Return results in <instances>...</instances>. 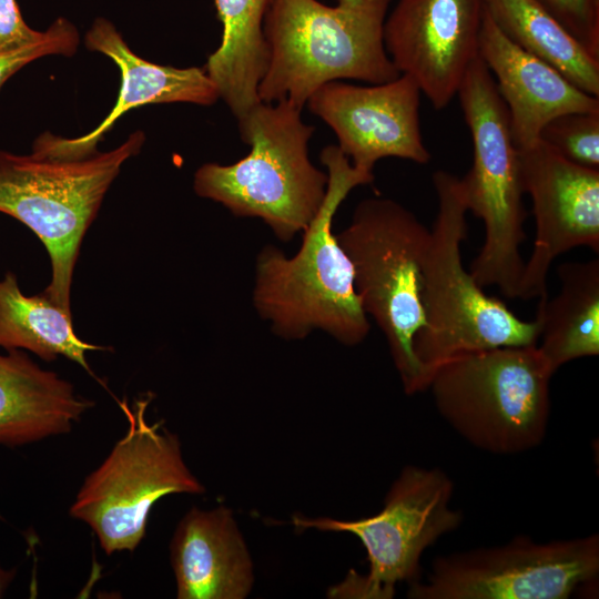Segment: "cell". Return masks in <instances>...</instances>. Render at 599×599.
I'll list each match as a JSON object with an SVG mask.
<instances>
[{"label":"cell","mask_w":599,"mask_h":599,"mask_svg":"<svg viewBox=\"0 0 599 599\" xmlns=\"http://www.w3.org/2000/svg\"><path fill=\"white\" fill-rule=\"evenodd\" d=\"M328 183L321 209L305 227L302 245L288 257L272 244L256 255L252 302L271 332L300 341L322 331L346 346L361 344L370 324L355 291L352 263L332 231L334 215L348 193L370 184L374 173L354 166L338 145L319 155Z\"/></svg>","instance_id":"obj_1"},{"label":"cell","mask_w":599,"mask_h":599,"mask_svg":"<svg viewBox=\"0 0 599 599\" xmlns=\"http://www.w3.org/2000/svg\"><path fill=\"white\" fill-rule=\"evenodd\" d=\"M392 0H270L263 32L270 48L258 85L263 103L288 100L302 109L324 83L354 79L370 84L400 75L384 43Z\"/></svg>","instance_id":"obj_2"},{"label":"cell","mask_w":599,"mask_h":599,"mask_svg":"<svg viewBox=\"0 0 599 599\" xmlns=\"http://www.w3.org/2000/svg\"><path fill=\"white\" fill-rule=\"evenodd\" d=\"M288 100L261 102L238 121L250 153L230 164L206 163L194 174L195 193L221 203L235 216L258 217L282 242L292 241L321 209L327 172L308 159L313 125Z\"/></svg>","instance_id":"obj_3"},{"label":"cell","mask_w":599,"mask_h":599,"mask_svg":"<svg viewBox=\"0 0 599 599\" xmlns=\"http://www.w3.org/2000/svg\"><path fill=\"white\" fill-rule=\"evenodd\" d=\"M438 211L422 268L424 323L414 341V354L430 380L448 358L469 352L538 344L539 326L516 316L505 303L484 293L461 262L467 236L460 180L438 170L433 174ZM429 384V383H428Z\"/></svg>","instance_id":"obj_4"},{"label":"cell","mask_w":599,"mask_h":599,"mask_svg":"<svg viewBox=\"0 0 599 599\" xmlns=\"http://www.w3.org/2000/svg\"><path fill=\"white\" fill-rule=\"evenodd\" d=\"M554 373L536 345L459 354L430 377L435 406L470 445L514 455L541 444L550 415Z\"/></svg>","instance_id":"obj_5"},{"label":"cell","mask_w":599,"mask_h":599,"mask_svg":"<svg viewBox=\"0 0 599 599\" xmlns=\"http://www.w3.org/2000/svg\"><path fill=\"white\" fill-rule=\"evenodd\" d=\"M144 141L143 132L136 131L116 149L82 159L0 151V212L23 223L43 243L52 275L42 293L69 313L84 234L122 164Z\"/></svg>","instance_id":"obj_6"},{"label":"cell","mask_w":599,"mask_h":599,"mask_svg":"<svg viewBox=\"0 0 599 599\" xmlns=\"http://www.w3.org/2000/svg\"><path fill=\"white\" fill-rule=\"evenodd\" d=\"M336 238L352 263L365 314L385 335L405 393L427 390L429 379L413 341L424 323L422 268L429 229L398 202L369 197L357 204Z\"/></svg>","instance_id":"obj_7"},{"label":"cell","mask_w":599,"mask_h":599,"mask_svg":"<svg viewBox=\"0 0 599 599\" xmlns=\"http://www.w3.org/2000/svg\"><path fill=\"white\" fill-rule=\"evenodd\" d=\"M456 95L474 148L473 165L459 180L468 212L485 226L484 244L469 272L480 287L496 286L516 298L525 264L519 248L527 238L525 192L509 113L479 54Z\"/></svg>","instance_id":"obj_8"},{"label":"cell","mask_w":599,"mask_h":599,"mask_svg":"<svg viewBox=\"0 0 599 599\" xmlns=\"http://www.w3.org/2000/svg\"><path fill=\"white\" fill-rule=\"evenodd\" d=\"M151 396L130 408L119 402L128 429L80 487L69 514L85 522L106 555L133 551L145 536L154 504L170 494H202L179 437L145 417Z\"/></svg>","instance_id":"obj_9"},{"label":"cell","mask_w":599,"mask_h":599,"mask_svg":"<svg viewBox=\"0 0 599 599\" xmlns=\"http://www.w3.org/2000/svg\"><path fill=\"white\" fill-rule=\"evenodd\" d=\"M453 480L438 468L406 466L393 483L384 508L357 520L293 518L298 529L355 535L367 552L368 573L351 571L331 595L345 598H392L398 582L419 578L420 557L438 538L457 529L460 510L449 507Z\"/></svg>","instance_id":"obj_10"},{"label":"cell","mask_w":599,"mask_h":599,"mask_svg":"<svg viewBox=\"0 0 599 599\" xmlns=\"http://www.w3.org/2000/svg\"><path fill=\"white\" fill-rule=\"evenodd\" d=\"M599 573V536L508 544L437 557L413 599H567Z\"/></svg>","instance_id":"obj_11"},{"label":"cell","mask_w":599,"mask_h":599,"mask_svg":"<svg viewBox=\"0 0 599 599\" xmlns=\"http://www.w3.org/2000/svg\"><path fill=\"white\" fill-rule=\"evenodd\" d=\"M517 149L536 221L518 295L527 301L547 294V274L559 255L579 246L599 252V169L573 163L541 140Z\"/></svg>","instance_id":"obj_12"},{"label":"cell","mask_w":599,"mask_h":599,"mask_svg":"<svg viewBox=\"0 0 599 599\" xmlns=\"http://www.w3.org/2000/svg\"><path fill=\"white\" fill-rule=\"evenodd\" d=\"M485 0H399L385 21L386 51L436 110L457 94L478 57Z\"/></svg>","instance_id":"obj_13"},{"label":"cell","mask_w":599,"mask_h":599,"mask_svg":"<svg viewBox=\"0 0 599 599\" xmlns=\"http://www.w3.org/2000/svg\"><path fill=\"white\" fill-rule=\"evenodd\" d=\"M420 90L406 74L370 87L324 83L307 100L309 110L338 138V148L361 170L373 172L384 158L429 162L419 124Z\"/></svg>","instance_id":"obj_14"},{"label":"cell","mask_w":599,"mask_h":599,"mask_svg":"<svg viewBox=\"0 0 599 599\" xmlns=\"http://www.w3.org/2000/svg\"><path fill=\"white\" fill-rule=\"evenodd\" d=\"M89 50L109 57L121 71V88L113 109L92 131L65 139L49 132L40 135L33 152L57 159H82L97 152V144L128 111L156 103L189 102L211 105L220 98L204 68H174L149 62L135 54L115 27L97 19L85 37Z\"/></svg>","instance_id":"obj_15"},{"label":"cell","mask_w":599,"mask_h":599,"mask_svg":"<svg viewBox=\"0 0 599 599\" xmlns=\"http://www.w3.org/2000/svg\"><path fill=\"white\" fill-rule=\"evenodd\" d=\"M478 54L507 106L517 148L538 141L545 124L558 115L599 112V97L580 90L557 69L510 41L487 11Z\"/></svg>","instance_id":"obj_16"},{"label":"cell","mask_w":599,"mask_h":599,"mask_svg":"<svg viewBox=\"0 0 599 599\" xmlns=\"http://www.w3.org/2000/svg\"><path fill=\"white\" fill-rule=\"evenodd\" d=\"M170 555L179 599H243L253 562L231 509L192 507L173 534Z\"/></svg>","instance_id":"obj_17"},{"label":"cell","mask_w":599,"mask_h":599,"mask_svg":"<svg viewBox=\"0 0 599 599\" xmlns=\"http://www.w3.org/2000/svg\"><path fill=\"white\" fill-rule=\"evenodd\" d=\"M93 405L21 349L0 355V445L21 446L67 434Z\"/></svg>","instance_id":"obj_18"},{"label":"cell","mask_w":599,"mask_h":599,"mask_svg":"<svg viewBox=\"0 0 599 599\" xmlns=\"http://www.w3.org/2000/svg\"><path fill=\"white\" fill-rule=\"evenodd\" d=\"M560 291L540 296L537 348L555 373L568 362L599 354V260L567 262L557 268Z\"/></svg>","instance_id":"obj_19"},{"label":"cell","mask_w":599,"mask_h":599,"mask_svg":"<svg viewBox=\"0 0 599 599\" xmlns=\"http://www.w3.org/2000/svg\"><path fill=\"white\" fill-rule=\"evenodd\" d=\"M270 0H215L222 41L204 67L237 120L262 101L258 85L270 63L263 21Z\"/></svg>","instance_id":"obj_20"},{"label":"cell","mask_w":599,"mask_h":599,"mask_svg":"<svg viewBox=\"0 0 599 599\" xmlns=\"http://www.w3.org/2000/svg\"><path fill=\"white\" fill-rule=\"evenodd\" d=\"M485 7L510 41L557 69L580 90L599 97V58L537 0H485Z\"/></svg>","instance_id":"obj_21"},{"label":"cell","mask_w":599,"mask_h":599,"mask_svg":"<svg viewBox=\"0 0 599 599\" xmlns=\"http://www.w3.org/2000/svg\"><path fill=\"white\" fill-rule=\"evenodd\" d=\"M71 317L43 293L24 295L16 274L9 272L0 280V346L7 351L26 349L47 362L61 355L92 375L87 353L105 347L82 341Z\"/></svg>","instance_id":"obj_22"},{"label":"cell","mask_w":599,"mask_h":599,"mask_svg":"<svg viewBox=\"0 0 599 599\" xmlns=\"http://www.w3.org/2000/svg\"><path fill=\"white\" fill-rule=\"evenodd\" d=\"M539 140L565 159L599 169V112H571L545 124Z\"/></svg>","instance_id":"obj_23"},{"label":"cell","mask_w":599,"mask_h":599,"mask_svg":"<svg viewBox=\"0 0 599 599\" xmlns=\"http://www.w3.org/2000/svg\"><path fill=\"white\" fill-rule=\"evenodd\" d=\"M79 44L75 27L65 19H58L45 30L44 37L29 47L16 51H0V89L6 81L29 62L44 55L71 57Z\"/></svg>","instance_id":"obj_24"},{"label":"cell","mask_w":599,"mask_h":599,"mask_svg":"<svg viewBox=\"0 0 599 599\" xmlns=\"http://www.w3.org/2000/svg\"><path fill=\"white\" fill-rule=\"evenodd\" d=\"M588 52L599 58V0H537Z\"/></svg>","instance_id":"obj_25"},{"label":"cell","mask_w":599,"mask_h":599,"mask_svg":"<svg viewBox=\"0 0 599 599\" xmlns=\"http://www.w3.org/2000/svg\"><path fill=\"white\" fill-rule=\"evenodd\" d=\"M45 31L24 22L16 0H0V51H16L40 41Z\"/></svg>","instance_id":"obj_26"},{"label":"cell","mask_w":599,"mask_h":599,"mask_svg":"<svg viewBox=\"0 0 599 599\" xmlns=\"http://www.w3.org/2000/svg\"><path fill=\"white\" fill-rule=\"evenodd\" d=\"M16 571L12 569H3L0 566V598L4 596L6 590L14 579Z\"/></svg>","instance_id":"obj_27"}]
</instances>
